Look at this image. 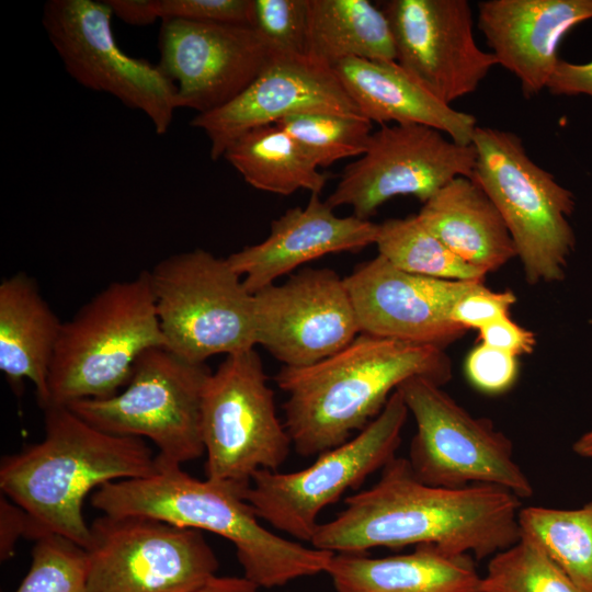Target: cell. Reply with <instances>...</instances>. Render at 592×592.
<instances>
[{
    "label": "cell",
    "instance_id": "obj_2",
    "mask_svg": "<svg viewBox=\"0 0 592 592\" xmlns=\"http://www.w3.org/2000/svg\"><path fill=\"white\" fill-rule=\"evenodd\" d=\"M417 376L445 385L452 378L445 351L367 333L315 364L283 366L275 382L287 395L284 425L292 445L311 457L345 443L382 412L402 383Z\"/></svg>",
    "mask_w": 592,
    "mask_h": 592
},
{
    "label": "cell",
    "instance_id": "obj_19",
    "mask_svg": "<svg viewBox=\"0 0 592 592\" xmlns=\"http://www.w3.org/2000/svg\"><path fill=\"white\" fill-rule=\"evenodd\" d=\"M310 113L363 117L333 68L307 55L273 52L243 92L219 109L196 114L190 124L207 136L210 158L218 160L248 130Z\"/></svg>",
    "mask_w": 592,
    "mask_h": 592
},
{
    "label": "cell",
    "instance_id": "obj_17",
    "mask_svg": "<svg viewBox=\"0 0 592 592\" xmlns=\"http://www.w3.org/2000/svg\"><path fill=\"white\" fill-rule=\"evenodd\" d=\"M159 62L177 88L178 105L197 114L219 109L259 76L272 56L249 25L162 21Z\"/></svg>",
    "mask_w": 592,
    "mask_h": 592
},
{
    "label": "cell",
    "instance_id": "obj_13",
    "mask_svg": "<svg viewBox=\"0 0 592 592\" xmlns=\"http://www.w3.org/2000/svg\"><path fill=\"white\" fill-rule=\"evenodd\" d=\"M90 530L88 592H194L217 574V556L198 530L104 514Z\"/></svg>",
    "mask_w": 592,
    "mask_h": 592
},
{
    "label": "cell",
    "instance_id": "obj_20",
    "mask_svg": "<svg viewBox=\"0 0 592 592\" xmlns=\"http://www.w3.org/2000/svg\"><path fill=\"white\" fill-rule=\"evenodd\" d=\"M477 8L491 54L526 98L546 89L565 35L592 19V0H486Z\"/></svg>",
    "mask_w": 592,
    "mask_h": 592
},
{
    "label": "cell",
    "instance_id": "obj_21",
    "mask_svg": "<svg viewBox=\"0 0 592 592\" xmlns=\"http://www.w3.org/2000/svg\"><path fill=\"white\" fill-rule=\"evenodd\" d=\"M319 195L311 194L305 207L289 208L273 220L263 241L227 258L251 294L322 255L375 243L378 224L354 215L340 217Z\"/></svg>",
    "mask_w": 592,
    "mask_h": 592
},
{
    "label": "cell",
    "instance_id": "obj_26",
    "mask_svg": "<svg viewBox=\"0 0 592 592\" xmlns=\"http://www.w3.org/2000/svg\"><path fill=\"white\" fill-rule=\"evenodd\" d=\"M307 56L331 68L351 58L396 60L388 18L368 0H310Z\"/></svg>",
    "mask_w": 592,
    "mask_h": 592
},
{
    "label": "cell",
    "instance_id": "obj_16",
    "mask_svg": "<svg viewBox=\"0 0 592 592\" xmlns=\"http://www.w3.org/2000/svg\"><path fill=\"white\" fill-rule=\"evenodd\" d=\"M396 61L441 102L474 93L498 65L476 43L467 0H389Z\"/></svg>",
    "mask_w": 592,
    "mask_h": 592
},
{
    "label": "cell",
    "instance_id": "obj_1",
    "mask_svg": "<svg viewBox=\"0 0 592 592\" xmlns=\"http://www.w3.org/2000/svg\"><path fill=\"white\" fill-rule=\"evenodd\" d=\"M345 508L319 524L310 545L333 554H366L434 544L475 560L491 557L521 537V499L492 485L460 489L420 481L405 457H395L371 488L344 501Z\"/></svg>",
    "mask_w": 592,
    "mask_h": 592
},
{
    "label": "cell",
    "instance_id": "obj_5",
    "mask_svg": "<svg viewBox=\"0 0 592 592\" xmlns=\"http://www.w3.org/2000/svg\"><path fill=\"white\" fill-rule=\"evenodd\" d=\"M158 346L166 348V341L149 272L109 284L62 323L45 409L114 396L128 383L138 357Z\"/></svg>",
    "mask_w": 592,
    "mask_h": 592
},
{
    "label": "cell",
    "instance_id": "obj_25",
    "mask_svg": "<svg viewBox=\"0 0 592 592\" xmlns=\"http://www.w3.org/2000/svg\"><path fill=\"white\" fill-rule=\"evenodd\" d=\"M62 323L36 282L20 272L0 284V369L12 389L25 379L36 390L39 406L48 402V376Z\"/></svg>",
    "mask_w": 592,
    "mask_h": 592
},
{
    "label": "cell",
    "instance_id": "obj_29",
    "mask_svg": "<svg viewBox=\"0 0 592 592\" xmlns=\"http://www.w3.org/2000/svg\"><path fill=\"white\" fill-rule=\"evenodd\" d=\"M378 254L407 273L452 281H483L486 273L455 255L417 215L378 224Z\"/></svg>",
    "mask_w": 592,
    "mask_h": 592
},
{
    "label": "cell",
    "instance_id": "obj_9",
    "mask_svg": "<svg viewBox=\"0 0 592 592\" xmlns=\"http://www.w3.org/2000/svg\"><path fill=\"white\" fill-rule=\"evenodd\" d=\"M397 389L415 422L407 460L420 481L447 489L492 485L521 500L533 496L511 440L490 419L471 415L425 377L409 378Z\"/></svg>",
    "mask_w": 592,
    "mask_h": 592
},
{
    "label": "cell",
    "instance_id": "obj_27",
    "mask_svg": "<svg viewBox=\"0 0 592 592\" xmlns=\"http://www.w3.org/2000/svg\"><path fill=\"white\" fill-rule=\"evenodd\" d=\"M225 158L252 187L278 195L298 190L320 194L327 174L300 145L275 124L248 130L226 149Z\"/></svg>",
    "mask_w": 592,
    "mask_h": 592
},
{
    "label": "cell",
    "instance_id": "obj_4",
    "mask_svg": "<svg viewBox=\"0 0 592 592\" xmlns=\"http://www.w3.org/2000/svg\"><path fill=\"white\" fill-rule=\"evenodd\" d=\"M156 462V471L147 477L116 480L96 489L91 505L104 515L146 516L219 535L235 545L243 577L260 589L327 571L334 554L269 531L244 500L247 488L201 480L181 465L158 457Z\"/></svg>",
    "mask_w": 592,
    "mask_h": 592
},
{
    "label": "cell",
    "instance_id": "obj_28",
    "mask_svg": "<svg viewBox=\"0 0 592 592\" xmlns=\"http://www.w3.org/2000/svg\"><path fill=\"white\" fill-rule=\"evenodd\" d=\"M521 535L536 543L581 589L592 592V501L578 509L521 508Z\"/></svg>",
    "mask_w": 592,
    "mask_h": 592
},
{
    "label": "cell",
    "instance_id": "obj_11",
    "mask_svg": "<svg viewBox=\"0 0 592 592\" xmlns=\"http://www.w3.org/2000/svg\"><path fill=\"white\" fill-rule=\"evenodd\" d=\"M206 478L246 489L259 470H277L292 441L254 349L230 354L208 376L202 399Z\"/></svg>",
    "mask_w": 592,
    "mask_h": 592
},
{
    "label": "cell",
    "instance_id": "obj_3",
    "mask_svg": "<svg viewBox=\"0 0 592 592\" xmlns=\"http://www.w3.org/2000/svg\"><path fill=\"white\" fill-rule=\"evenodd\" d=\"M44 411L43 440L2 457L1 493L26 512L29 538L54 534L87 549V496L112 481L153 474L157 455L144 439L99 430L68 407Z\"/></svg>",
    "mask_w": 592,
    "mask_h": 592
},
{
    "label": "cell",
    "instance_id": "obj_8",
    "mask_svg": "<svg viewBox=\"0 0 592 592\" xmlns=\"http://www.w3.org/2000/svg\"><path fill=\"white\" fill-rule=\"evenodd\" d=\"M210 373L205 363L152 348L138 357L122 391L67 407L99 430L151 441L159 459L182 465L205 453L202 399Z\"/></svg>",
    "mask_w": 592,
    "mask_h": 592
},
{
    "label": "cell",
    "instance_id": "obj_40",
    "mask_svg": "<svg viewBox=\"0 0 592 592\" xmlns=\"http://www.w3.org/2000/svg\"><path fill=\"white\" fill-rule=\"evenodd\" d=\"M105 2L113 15L129 25L145 26L160 20L157 0H105Z\"/></svg>",
    "mask_w": 592,
    "mask_h": 592
},
{
    "label": "cell",
    "instance_id": "obj_34",
    "mask_svg": "<svg viewBox=\"0 0 592 592\" xmlns=\"http://www.w3.org/2000/svg\"><path fill=\"white\" fill-rule=\"evenodd\" d=\"M253 0H157L161 21L185 20L252 26Z\"/></svg>",
    "mask_w": 592,
    "mask_h": 592
},
{
    "label": "cell",
    "instance_id": "obj_41",
    "mask_svg": "<svg viewBox=\"0 0 592 592\" xmlns=\"http://www.w3.org/2000/svg\"><path fill=\"white\" fill-rule=\"evenodd\" d=\"M194 592H260V588L243 576L216 574Z\"/></svg>",
    "mask_w": 592,
    "mask_h": 592
},
{
    "label": "cell",
    "instance_id": "obj_33",
    "mask_svg": "<svg viewBox=\"0 0 592 592\" xmlns=\"http://www.w3.org/2000/svg\"><path fill=\"white\" fill-rule=\"evenodd\" d=\"M310 0H253L252 27L272 52L307 55Z\"/></svg>",
    "mask_w": 592,
    "mask_h": 592
},
{
    "label": "cell",
    "instance_id": "obj_14",
    "mask_svg": "<svg viewBox=\"0 0 592 592\" xmlns=\"http://www.w3.org/2000/svg\"><path fill=\"white\" fill-rule=\"evenodd\" d=\"M476 149L430 126L382 125L372 133L366 151L349 163L326 202L348 205L357 218L369 217L387 201L412 195L422 203L457 177L471 178Z\"/></svg>",
    "mask_w": 592,
    "mask_h": 592
},
{
    "label": "cell",
    "instance_id": "obj_18",
    "mask_svg": "<svg viewBox=\"0 0 592 592\" xmlns=\"http://www.w3.org/2000/svg\"><path fill=\"white\" fill-rule=\"evenodd\" d=\"M361 333L445 350L467 330L451 319L455 304L483 281H452L401 271L382 255L345 277Z\"/></svg>",
    "mask_w": 592,
    "mask_h": 592
},
{
    "label": "cell",
    "instance_id": "obj_15",
    "mask_svg": "<svg viewBox=\"0 0 592 592\" xmlns=\"http://www.w3.org/2000/svg\"><path fill=\"white\" fill-rule=\"evenodd\" d=\"M253 297L257 345L283 366L315 364L361 333L345 277L329 267L300 270Z\"/></svg>",
    "mask_w": 592,
    "mask_h": 592
},
{
    "label": "cell",
    "instance_id": "obj_32",
    "mask_svg": "<svg viewBox=\"0 0 592 592\" xmlns=\"http://www.w3.org/2000/svg\"><path fill=\"white\" fill-rule=\"evenodd\" d=\"M15 592H88L86 549L59 535L39 537Z\"/></svg>",
    "mask_w": 592,
    "mask_h": 592
},
{
    "label": "cell",
    "instance_id": "obj_7",
    "mask_svg": "<svg viewBox=\"0 0 592 592\" xmlns=\"http://www.w3.org/2000/svg\"><path fill=\"white\" fill-rule=\"evenodd\" d=\"M148 272L166 349L194 363L254 349V297L227 258L194 249Z\"/></svg>",
    "mask_w": 592,
    "mask_h": 592
},
{
    "label": "cell",
    "instance_id": "obj_6",
    "mask_svg": "<svg viewBox=\"0 0 592 592\" xmlns=\"http://www.w3.org/2000/svg\"><path fill=\"white\" fill-rule=\"evenodd\" d=\"M473 179L501 214L531 285L565 278L576 247L573 193L527 155L515 133L477 126Z\"/></svg>",
    "mask_w": 592,
    "mask_h": 592
},
{
    "label": "cell",
    "instance_id": "obj_23",
    "mask_svg": "<svg viewBox=\"0 0 592 592\" xmlns=\"http://www.w3.org/2000/svg\"><path fill=\"white\" fill-rule=\"evenodd\" d=\"M326 573L337 592H479L475 558L434 544L409 554H334Z\"/></svg>",
    "mask_w": 592,
    "mask_h": 592
},
{
    "label": "cell",
    "instance_id": "obj_24",
    "mask_svg": "<svg viewBox=\"0 0 592 592\" xmlns=\"http://www.w3.org/2000/svg\"><path fill=\"white\" fill-rule=\"evenodd\" d=\"M417 217L455 255L486 274L516 257L501 214L473 178L449 181Z\"/></svg>",
    "mask_w": 592,
    "mask_h": 592
},
{
    "label": "cell",
    "instance_id": "obj_37",
    "mask_svg": "<svg viewBox=\"0 0 592 592\" xmlns=\"http://www.w3.org/2000/svg\"><path fill=\"white\" fill-rule=\"evenodd\" d=\"M479 338L481 343L516 357L522 354H531L536 346L535 333L515 323L509 316L481 327Z\"/></svg>",
    "mask_w": 592,
    "mask_h": 592
},
{
    "label": "cell",
    "instance_id": "obj_38",
    "mask_svg": "<svg viewBox=\"0 0 592 592\" xmlns=\"http://www.w3.org/2000/svg\"><path fill=\"white\" fill-rule=\"evenodd\" d=\"M546 89L554 95L585 94L592 98V60L573 64L559 59Z\"/></svg>",
    "mask_w": 592,
    "mask_h": 592
},
{
    "label": "cell",
    "instance_id": "obj_22",
    "mask_svg": "<svg viewBox=\"0 0 592 592\" xmlns=\"http://www.w3.org/2000/svg\"><path fill=\"white\" fill-rule=\"evenodd\" d=\"M333 69L361 115L369 122L425 125L458 144H473L476 117L441 102L396 60L351 58Z\"/></svg>",
    "mask_w": 592,
    "mask_h": 592
},
{
    "label": "cell",
    "instance_id": "obj_39",
    "mask_svg": "<svg viewBox=\"0 0 592 592\" xmlns=\"http://www.w3.org/2000/svg\"><path fill=\"white\" fill-rule=\"evenodd\" d=\"M26 512L5 496L0 499V559L7 561L14 556L20 537H27Z\"/></svg>",
    "mask_w": 592,
    "mask_h": 592
},
{
    "label": "cell",
    "instance_id": "obj_10",
    "mask_svg": "<svg viewBox=\"0 0 592 592\" xmlns=\"http://www.w3.org/2000/svg\"><path fill=\"white\" fill-rule=\"evenodd\" d=\"M409 411L397 389L382 412L345 443L291 473L262 469L243 492L254 513L280 532L310 543L321 511L396 457Z\"/></svg>",
    "mask_w": 592,
    "mask_h": 592
},
{
    "label": "cell",
    "instance_id": "obj_31",
    "mask_svg": "<svg viewBox=\"0 0 592 592\" xmlns=\"http://www.w3.org/2000/svg\"><path fill=\"white\" fill-rule=\"evenodd\" d=\"M288 133L320 167L361 157L372 135V122L364 117L335 114H298L274 123Z\"/></svg>",
    "mask_w": 592,
    "mask_h": 592
},
{
    "label": "cell",
    "instance_id": "obj_35",
    "mask_svg": "<svg viewBox=\"0 0 592 592\" xmlns=\"http://www.w3.org/2000/svg\"><path fill=\"white\" fill-rule=\"evenodd\" d=\"M465 373L479 391L499 395L515 384L519 362L516 356L480 342L467 355Z\"/></svg>",
    "mask_w": 592,
    "mask_h": 592
},
{
    "label": "cell",
    "instance_id": "obj_12",
    "mask_svg": "<svg viewBox=\"0 0 592 592\" xmlns=\"http://www.w3.org/2000/svg\"><path fill=\"white\" fill-rule=\"evenodd\" d=\"M112 16L105 1L49 0L42 21L73 80L141 112L163 135L179 109L177 88L158 65L132 57L118 46Z\"/></svg>",
    "mask_w": 592,
    "mask_h": 592
},
{
    "label": "cell",
    "instance_id": "obj_36",
    "mask_svg": "<svg viewBox=\"0 0 592 592\" xmlns=\"http://www.w3.org/2000/svg\"><path fill=\"white\" fill-rule=\"evenodd\" d=\"M516 300L513 292H493L481 283L455 304L451 319L466 330H479L497 319L508 317Z\"/></svg>",
    "mask_w": 592,
    "mask_h": 592
},
{
    "label": "cell",
    "instance_id": "obj_30",
    "mask_svg": "<svg viewBox=\"0 0 592 592\" xmlns=\"http://www.w3.org/2000/svg\"><path fill=\"white\" fill-rule=\"evenodd\" d=\"M479 592H585L536 543L521 535L489 559Z\"/></svg>",
    "mask_w": 592,
    "mask_h": 592
},
{
    "label": "cell",
    "instance_id": "obj_42",
    "mask_svg": "<svg viewBox=\"0 0 592 592\" xmlns=\"http://www.w3.org/2000/svg\"><path fill=\"white\" fill-rule=\"evenodd\" d=\"M572 451L580 457L592 458V430L585 432L573 443Z\"/></svg>",
    "mask_w": 592,
    "mask_h": 592
}]
</instances>
